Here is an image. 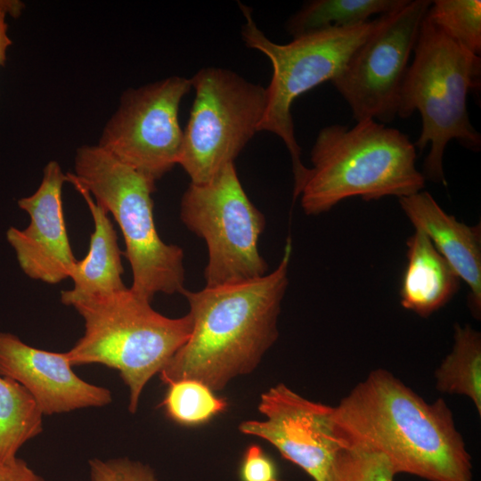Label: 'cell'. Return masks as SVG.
Returning <instances> with one entry per match:
<instances>
[{
    "label": "cell",
    "mask_w": 481,
    "mask_h": 481,
    "mask_svg": "<svg viewBox=\"0 0 481 481\" xmlns=\"http://www.w3.org/2000/svg\"><path fill=\"white\" fill-rule=\"evenodd\" d=\"M0 375L21 385L43 415L103 407L112 401L109 388L73 371L65 353L36 348L10 332H0Z\"/></svg>",
    "instance_id": "cell-14"
},
{
    "label": "cell",
    "mask_w": 481,
    "mask_h": 481,
    "mask_svg": "<svg viewBox=\"0 0 481 481\" xmlns=\"http://www.w3.org/2000/svg\"><path fill=\"white\" fill-rule=\"evenodd\" d=\"M67 182L86 190L110 214L122 232L132 271L133 290L151 302L158 293L183 294L185 288L182 248L159 237L153 216L156 181L120 162L97 145L77 148L74 174Z\"/></svg>",
    "instance_id": "cell-6"
},
{
    "label": "cell",
    "mask_w": 481,
    "mask_h": 481,
    "mask_svg": "<svg viewBox=\"0 0 481 481\" xmlns=\"http://www.w3.org/2000/svg\"><path fill=\"white\" fill-rule=\"evenodd\" d=\"M406 246L407 264L399 290L401 305L426 318L452 299L461 279L422 232L415 230Z\"/></svg>",
    "instance_id": "cell-16"
},
{
    "label": "cell",
    "mask_w": 481,
    "mask_h": 481,
    "mask_svg": "<svg viewBox=\"0 0 481 481\" xmlns=\"http://www.w3.org/2000/svg\"><path fill=\"white\" fill-rule=\"evenodd\" d=\"M398 99L397 117L407 118L418 110L421 132L414 143L430 150L424 160L425 179L446 185L443 159L447 143L456 140L479 151L481 135L472 126L467 96L480 85L481 59L461 47L425 16Z\"/></svg>",
    "instance_id": "cell-5"
},
{
    "label": "cell",
    "mask_w": 481,
    "mask_h": 481,
    "mask_svg": "<svg viewBox=\"0 0 481 481\" xmlns=\"http://www.w3.org/2000/svg\"><path fill=\"white\" fill-rule=\"evenodd\" d=\"M431 3L407 0L377 18L372 31L330 81L356 121L371 118L386 124L397 117L409 59Z\"/></svg>",
    "instance_id": "cell-10"
},
{
    "label": "cell",
    "mask_w": 481,
    "mask_h": 481,
    "mask_svg": "<svg viewBox=\"0 0 481 481\" xmlns=\"http://www.w3.org/2000/svg\"><path fill=\"white\" fill-rule=\"evenodd\" d=\"M67 175L59 163L49 161L37 190L18 200L29 216L25 229L10 226L6 240L21 271L30 279L57 284L69 278L75 258L64 220L62 186Z\"/></svg>",
    "instance_id": "cell-13"
},
{
    "label": "cell",
    "mask_w": 481,
    "mask_h": 481,
    "mask_svg": "<svg viewBox=\"0 0 481 481\" xmlns=\"http://www.w3.org/2000/svg\"><path fill=\"white\" fill-rule=\"evenodd\" d=\"M191 89V79L180 76L126 89L98 145L157 182L177 165L183 135L179 106Z\"/></svg>",
    "instance_id": "cell-11"
},
{
    "label": "cell",
    "mask_w": 481,
    "mask_h": 481,
    "mask_svg": "<svg viewBox=\"0 0 481 481\" xmlns=\"http://www.w3.org/2000/svg\"><path fill=\"white\" fill-rule=\"evenodd\" d=\"M240 477L242 481H278L274 463L257 444L247 448L240 466Z\"/></svg>",
    "instance_id": "cell-25"
},
{
    "label": "cell",
    "mask_w": 481,
    "mask_h": 481,
    "mask_svg": "<svg viewBox=\"0 0 481 481\" xmlns=\"http://www.w3.org/2000/svg\"><path fill=\"white\" fill-rule=\"evenodd\" d=\"M84 198L94 221V232L86 256L77 260L70 271L73 288L78 295L102 294L126 288L122 280L123 252L118 244L115 228L109 214L83 188L73 184Z\"/></svg>",
    "instance_id": "cell-17"
},
{
    "label": "cell",
    "mask_w": 481,
    "mask_h": 481,
    "mask_svg": "<svg viewBox=\"0 0 481 481\" xmlns=\"http://www.w3.org/2000/svg\"><path fill=\"white\" fill-rule=\"evenodd\" d=\"M43 431V414L18 382L0 375V460L11 461Z\"/></svg>",
    "instance_id": "cell-20"
},
{
    "label": "cell",
    "mask_w": 481,
    "mask_h": 481,
    "mask_svg": "<svg viewBox=\"0 0 481 481\" xmlns=\"http://www.w3.org/2000/svg\"><path fill=\"white\" fill-rule=\"evenodd\" d=\"M167 387L162 405L168 418L181 425L206 423L228 405L224 398L216 396L210 387L197 379H179Z\"/></svg>",
    "instance_id": "cell-21"
},
{
    "label": "cell",
    "mask_w": 481,
    "mask_h": 481,
    "mask_svg": "<svg viewBox=\"0 0 481 481\" xmlns=\"http://www.w3.org/2000/svg\"><path fill=\"white\" fill-rule=\"evenodd\" d=\"M441 393L469 398L481 414V334L469 325H454L453 346L435 371Z\"/></svg>",
    "instance_id": "cell-19"
},
{
    "label": "cell",
    "mask_w": 481,
    "mask_h": 481,
    "mask_svg": "<svg viewBox=\"0 0 481 481\" xmlns=\"http://www.w3.org/2000/svg\"><path fill=\"white\" fill-rule=\"evenodd\" d=\"M347 445L384 455L393 471L428 481H472L471 456L452 413L426 402L391 372L371 371L333 407Z\"/></svg>",
    "instance_id": "cell-1"
},
{
    "label": "cell",
    "mask_w": 481,
    "mask_h": 481,
    "mask_svg": "<svg viewBox=\"0 0 481 481\" xmlns=\"http://www.w3.org/2000/svg\"><path fill=\"white\" fill-rule=\"evenodd\" d=\"M0 481H45L28 463L16 458L11 461L0 460Z\"/></svg>",
    "instance_id": "cell-26"
},
{
    "label": "cell",
    "mask_w": 481,
    "mask_h": 481,
    "mask_svg": "<svg viewBox=\"0 0 481 481\" xmlns=\"http://www.w3.org/2000/svg\"><path fill=\"white\" fill-rule=\"evenodd\" d=\"M180 218L206 242V286L266 274L268 265L258 250L265 218L246 194L234 163L207 183H190L181 200Z\"/></svg>",
    "instance_id": "cell-9"
},
{
    "label": "cell",
    "mask_w": 481,
    "mask_h": 481,
    "mask_svg": "<svg viewBox=\"0 0 481 481\" xmlns=\"http://www.w3.org/2000/svg\"><path fill=\"white\" fill-rule=\"evenodd\" d=\"M401 208L415 230L428 236L436 249L469 287L468 305L481 316V231L444 212L431 194L420 191L399 198Z\"/></svg>",
    "instance_id": "cell-15"
},
{
    "label": "cell",
    "mask_w": 481,
    "mask_h": 481,
    "mask_svg": "<svg viewBox=\"0 0 481 481\" xmlns=\"http://www.w3.org/2000/svg\"><path fill=\"white\" fill-rule=\"evenodd\" d=\"M426 18L470 53H481V1H432Z\"/></svg>",
    "instance_id": "cell-22"
},
{
    "label": "cell",
    "mask_w": 481,
    "mask_h": 481,
    "mask_svg": "<svg viewBox=\"0 0 481 481\" xmlns=\"http://www.w3.org/2000/svg\"><path fill=\"white\" fill-rule=\"evenodd\" d=\"M239 6L245 18L241 27L243 42L247 47L264 53L273 66L271 82L266 87V107L258 131L273 133L284 143L291 159L296 197L308 167L301 161L292 104L301 94L336 77L372 31L377 19L359 26L312 32L281 45L271 41L259 29L249 6L241 3Z\"/></svg>",
    "instance_id": "cell-7"
},
{
    "label": "cell",
    "mask_w": 481,
    "mask_h": 481,
    "mask_svg": "<svg viewBox=\"0 0 481 481\" xmlns=\"http://www.w3.org/2000/svg\"><path fill=\"white\" fill-rule=\"evenodd\" d=\"M409 136L374 119L322 128L310 152L312 167L298 191L306 215L327 212L340 201L359 197L377 200L417 193L426 179L416 167Z\"/></svg>",
    "instance_id": "cell-3"
},
{
    "label": "cell",
    "mask_w": 481,
    "mask_h": 481,
    "mask_svg": "<svg viewBox=\"0 0 481 481\" xmlns=\"http://www.w3.org/2000/svg\"><path fill=\"white\" fill-rule=\"evenodd\" d=\"M258 410L264 420L243 421L240 431L270 443L314 481H330L338 454L348 447L334 421L333 407L281 383L262 394Z\"/></svg>",
    "instance_id": "cell-12"
},
{
    "label": "cell",
    "mask_w": 481,
    "mask_h": 481,
    "mask_svg": "<svg viewBox=\"0 0 481 481\" xmlns=\"http://www.w3.org/2000/svg\"><path fill=\"white\" fill-rule=\"evenodd\" d=\"M292 240L287 239L278 266L261 277L185 289L192 331L159 373L163 384L197 379L214 392L254 371L276 342L278 317L289 283Z\"/></svg>",
    "instance_id": "cell-2"
},
{
    "label": "cell",
    "mask_w": 481,
    "mask_h": 481,
    "mask_svg": "<svg viewBox=\"0 0 481 481\" xmlns=\"http://www.w3.org/2000/svg\"><path fill=\"white\" fill-rule=\"evenodd\" d=\"M90 481H159L154 470L147 464L118 458L89 461Z\"/></svg>",
    "instance_id": "cell-24"
},
{
    "label": "cell",
    "mask_w": 481,
    "mask_h": 481,
    "mask_svg": "<svg viewBox=\"0 0 481 481\" xmlns=\"http://www.w3.org/2000/svg\"><path fill=\"white\" fill-rule=\"evenodd\" d=\"M407 0H314L305 4L287 21L293 37L332 28H350L370 21L375 14H387Z\"/></svg>",
    "instance_id": "cell-18"
},
{
    "label": "cell",
    "mask_w": 481,
    "mask_h": 481,
    "mask_svg": "<svg viewBox=\"0 0 481 481\" xmlns=\"http://www.w3.org/2000/svg\"><path fill=\"white\" fill-rule=\"evenodd\" d=\"M387 459L381 453L350 445L338 454L330 481H394Z\"/></svg>",
    "instance_id": "cell-23"
},
{
    "label": "cell",
    "mask_w": 481,
    "mask_h": 481,
    "mask_svg": "<svg viewBox=\"0 0 481 481\" xmlns=\"http://www.w3.org/2000/svg\"><path fill=\"white\" fill-rule=\"evenodd\" d=\"M24 4L18 0H0V66H4L6 60V49L12 45V41L7 36L6 15L13 18L18 17Z\"/></svg>",
    "instance_id": "cell-27"
},
{
    "label": "cell",
    "mask_w": 481,
    "mask_h": 481,
    "mask_svg": "<svg viewBox=\"0 0 481 481\" xmlns=\"http://www.w3.org/2000/svg\"><path fill=\"white\" fill-rule=\"evenodd\" d=\"M85 322L83 336L68 352L72 366L97 363L118 371L129 389L128 410L135 413L149 380L166 366L188 340L189 314L170 318L130 288L92 295L61 292Z\"/></svg>",
    "instance_id": "cell-4"
},
{
    "label": "cell",
    "mask_w": 481,
    "mask_h": 481,
    "mask_svg": "<svg viewBox=\"0 0 481 481\" xmlns=\"http://www.w3.org/2000/svg\"><path fill=\"white\" fill-rule=\"evenodd\" d=\"M195 97L177 165L192 183L214 178L259 132L266 88L220 67L200 69L191 78Z\"/></svg>",
    "instance_id": "cell-8"
}]
</instances>
